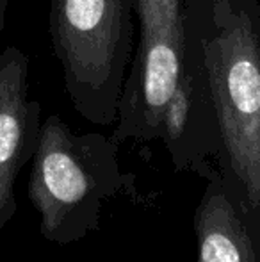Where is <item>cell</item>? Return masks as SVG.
Segmentation results:
<instances>
[{
  "mask_svg": "<svg viewBox=\"0 0 260 262\" xmlns=\"http://www.w3.org/2000/svg\"><path fill=\"white\" fill-rule=\"evenodd\" d=\"M41 127V104L29 97V57L7 47L0 52V230L16 210L14 182L34 157Z\"/></svg>",
  "mask_w": 260,
  "mask_h": 262,
  "instance_id": "cell-5",
  "label": "cell"
},
{
  "mask_svg": "<svg viewBox=\"0 0 260 262\" xmlns=\"http://www.w3.org/2000/svg\"><path fill=\"white\" fill-rule=\"evenodd\" d=\"M177 169H201L210 154L223 152L210 98L198 72L184 59V75L164 114L160 127Z\"/></svg>",
  "mask_w": 260,
  "mask_h": 262,
  "instance_id": "cell-6",
  "label": "cell"
},
{
  "mask_svg": "<svg viewBox=\"0 0 260 262\" xmlns=\"http://www.w3.org/2000/svg\"><path fill=\"white\" fill-rule=\"evenodd\" d=\"M125 182L112 138L97 132L77 134L57 114L43 121L32 157L29 198L49 241L68 245L97 230L104 202Z\"/></svg>",
  "mask_w": 260,
  "mask_h": 262,
  "instance_id": "cell-2",
  "label": "cell"
},
{
  "mask_svg": "<svg viewBox=\"0 0 260 262\" xmlns=\"http://www.w3.org/2000/svg\"><path fill=\"white\" fill-rule=\"evenodd\" d=\"M198 262H255L248 230L230 202L221 179L210 184L196 209Z\"/></svg>",
  "mask_w": 260,
  "mask_h": 262,
  "instance_id": "cell-7",
  "label": "cell"
},
{
  "mask_svg": "<svg viewBox=\"0 0 260 262\" xmlns=\"http://www.w3.org/2000/svg\"><path fill=\"white\" fill-rule=\"evenodd\" d=\"M253 0H182L184 59L198 72L223 154L251 205H260V31Z\"/></svg>",
  "mask_w": 260,
  "mask_h": 262,
  "instance_id": "cell-1",
  "label": "cell"
},
{
  "mask_svg": "<svg viewBox=\"0 0 260 262\" xmlns=\"http://www.w3.org/2000/svg\"><path fill=\"white\" fill-rule=\"evenodd\" d=\"M184 75V32L180 11L150 27H141L139 43L118 102L112 141L159 139L164 114Z\"/></svg>",
  "mask_w": 260,
  "mask_h": 262,
  "instance_id": "cell-4",
  "label": "cell"
},
{
  "mask_svg": "<svg viewBox=\"0 0 260 262\" xmlns=\"http://www.w3.org/2000/svg\"><path fill=\"white\" fill-rule=\"evenodd\" d=\"M52 47L72 105L112 125L134 49L135 0H49Z\"/></svg>",
  "mask_w": 260,
  "mask_h": 262,
  "instance_id": "cell-3",
  "label": "cell"
},
{
  "mask_svg": "<svg viewBox=\"0 0 260 262\" xmlns=\"http://www.w3.org/2000/svg\"><path fill=\"white\" fill-rule=\"evenodd\" d=\"M7 4H9V0H0V32H2V27H4V16H6Z\"/></svg>",
  "mask_w": 260,
  "mask_h": 262,
  "instance_id": "cell-9",
  "label": "cell"
},
{
  "mask_svg": "<svg viewBox=\"0 0 260 262\" xmlns=\"http://www.w3.org/2000/svg\"><path fill=\"white\" fill-rule=\"evenodd\" d=\"M182 0H135V14L139 18V27H150L164 16L178 13Z\"/></svg>",
  "mask_w": 260,
  "mask_h": 262,
  "instance_id": "cell-8",
  "label": "cell"
}]
</instances>
